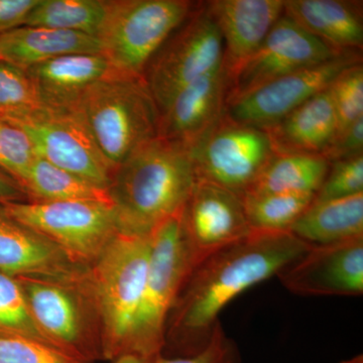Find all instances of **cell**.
<instances>
[{
	"mask_svg": "<svg viewBox=\"0 0 363 363\" xmlns=\"http://www.w3.org/2000/svg\"><path fill=\"white\" fill-rule=\"evenodd\" d=\"M311 247L290 231H255L192 269L177 298L169 336L188 357L209 342L222 310L252 286L277 276ZM169 314V315H171Z\"/></svg>",
	"mask_w": 363,
	"mask_h": 363,
	"instance_id": "obj_1",
	"label": "cell"
},
{
	"mask_svg": "<svg viewBox=\"0 0 363 363\" xmlns=\"http://www.w3.org/2000/svg\"><path fill=\"white\" fill-rule=\"evenodd\" d=\"M196 174L190 147L157 136L113 171L109 194L121 233L147 236L185 207Z\"/></svg>",
	"mask_w": 363,
	"mask_h": 363,
	"instance_id": "obj_2",
	"label": "cell"
},
{
	"mask_svg": "<svg viewBox=\"0 0 363 363\" xmlns=\"http://www.w3.org/2000/svg\"><path fill=\"white\" fill-rule=\"evenodd\" d=\"M74 111L113 171L159 136V107L143 76L109 71L85 90Z\"/></svg>",
	"mask_w": 363,
	"mask_h": 363,
	"instance_id": "obj_3",
	"label": "cell"
},
{
	"mask_svg": "<svg viewBox=\"0 0 363 363\" xmlns=\"http://www.w3.org/2000/svg\"><path fill=\"white\" fill-rule=\"evenodd\" d=\"M150 252V235L118 233L89 267L88 288L101 327V355L109 362L130 351Z\"/></svg>",
	"mask_w": 363,
	"mask_h": 363,
	"instance_id": "obj_4",
	"label": "cell"
},
{
	"mask_svg": "<svg viewBox=\"0 0 363 363\" xmlns=\"http://www.w3.org/2000/svg\"><path fill=\"white\" fill-rule=\"evenodd\" d=\"M183 211L164 219L150 234L149 267L128 354L154 358L166 345L167 322L192 272Z\"/></svg>",
	"mask_w": 363,
	"mask_h": 363,
	"instance_id": "obj_5",
	"label": "cell"
},
{
	"mask_svg": "<svg viewBox=\"0 0 363 363\" xmlns=\"http://www.w3.org/2000/svg\"><path fill=\"white\" fill-rule=\"evenodd\" d=\"M196 4L188 0H109L97 39L111 70L143 76L157 50Z\"/></svg>",
	"mask_w": 363,
	"mask_h": 363,
	"instance_id": "obj_6",
	"label": "cell"
},
{
	"mask_svg": "<svg viewBox=\"0 0 363 363\" xmlns=\"http://www.w3.org/2000/svg\"><path fill=\"white\" fill-rule=\"evenodd\" d=\"M224 45L206 2L193 11L157 50L143 73L161 112L179 91L223 66Z\"/></svg>",
	"mask_w": 363,
	"mask_h": 363,
	"instance_id": "obj_7",
	"label": "cell"
},
{
	"mask_svg": "<svg viewBox=\"0 0 363 363\" xmlns=\"http://www.w3.org/2000/svg\"><path fill=\"white\" fill-rule=\"evenodd\" d=\"M1 206L79 266L89 267L119 233L113 205L105 203L23 201Z\"/></svg>",
	"mask_w": 363,
	"mask_h": 363,
	"instance_id": "obj_8",
	"label": "cell"
},
{
	"mask_svg": "<svg viewBox=\"0 0 363 363\" xmlns=\"http://www.w3.org/2000/svg\"><path fill=\"white\" fill-rule=\"evenodd\" d=\"M197 181L207 182L245 197L274 156L266 131L220 119L190 147Z\"/></svg>",
	"mask_w": 363,
	"mask_h": 363,
	"instance_id": "obj_9",
	"label": "cell"
},
{
	"mask_svg": "<svg viewBox=\"0 0 363 363\" xmlns=\"http://www.w3.org/2000/svg\"><path fill=\"white\" fill-rule=\"evenodd\" d=\"M0 116L25 131L38 157L99 187H111L113 169L77 112L40 105Z\"/></svg>",
	"mask_w": 363,
	"mask_h": 363,
	"instance_id": "obj_10",
	"label": "cell"
},
{
	"mask_svg": "<svg viewBox=\"0 0 363 363\" xmlns=\"http://www.w3.org/2000/svg\"><path fill=\"white\" fill-rule=\"evenodd\" d=\"M18 279L35 324L51 345L88 363L101 355L88 326V306H93L86 304L91 298L88 278L83 283L32 277Z\"/></svg>",
	"mask_w": 363,
	"mask_h": 363,
	"instance_id": "obj_11",
	"label": "cell"
},
{
	"mask_svg": "<svg viewBox=\"0 0 363 363\" xmlns=\"http://www.w3.org/2000/svg\"><path fill=\"white\" fill-rule=\"evenodd\" d=\"M339 55L342 54L333 51L283 14L257 51L229 75L226 104L272 81Z\"/></svg>",
	"mask_w": 363,
	"mask_h": 363,
	"instance_id": "obj_12",
	"label": "cell"
},
{
	"mask_svg": "<svg viewBox=\"0 0 363 363\" xmlns=\"http://www.w3.org/2000/svg\"><path fill=\"white\" fill-rule=\"evenodd\" d=\"M362 62V52H345L289 74L228 102L224 116L236 123L266 128L328 89L341 72Z\"/></svg>",
	"mask_w": 363,
	"mask_h": 363,
	"instance_id": "obj_13",
	"label": "cell"
},
{
	"mask_svg": "<svg viewBox=\"0 0 363 363\" xmlns=\"http://www.w3.org/2000/svg\"><path fill=\"white\" fill-rule=\"evenodd\" d=\"M183 226L192 269L252 231L242 198L203 181H196L184 207Z\"/></svg>",
	"mask_w": 363,
	"mask_h": 363,
	"instance_id": "obj_14",
	"label": "cell"
},
{
	"mask_svg": "<svg viewBox=\"0 0 363 363\" xmlns=\"http://www.w3.org/2000/svg\"><path fill=\"white\" fill-rule=\"evenodd\" d=\"M277 277L297 295L362 296L363 238L311 247Z\"/></svg>",
	"mask_w": 363,
	"mask_h": 363,
	"instance_id": "obj_15",
	"label": "cell"
},
{
	"mask_svg": "<svg viewBox=\"0 0 363 363\" xmlns=\"http://www.w3.org/2000/svg\"><path fill=\"white\" fill-rule=\"evenodd\" d=\"M88 271L89 267L72 262L54 242L16 221L0 205V272L16 278L83 283Z\"/></svg>",
	"mask_w": 363,
	"mask_h": 363,
	"instance_id": "obj_16",
	"label": "cell"
},
{
	"mask_svg": "<svg viewBox=\"0 0 363 363\" xmlns=\"http://www.w3.org/2000/svg\"><path fill=\"white\" fill-rule=\"evenodd\" d=\"M228 88L224 65L184 87L160 112L159 138L190 147L223 116Z\"/></svg>",
	"mask_w": 363,
	"mask_h": 363,
	"instance_id": "obj_17",
	"label": "cell"
},
{
	"mask_svg": "<svg viewBox=\"0 0 363 363\" xmlns=\"http://www.w3.org/2000/svg\"><path fill=\"white\" fill-rule=\"evenodd\" d=\"M285 0H214L208 9L224 45V68L228 75L257 51L284 14Z\"/></svg>",
	"mask_w": 363,
	"mask_h": 363,
	"instance_id": "obj_18",
	"label": "cell"
},
{
	"mask_svg": "<svg viewBox=\"0 0 363 363\" xmlns=\"http://www.w3.org/2000/svg\"><path fill=\"white\" fill-rule=\"evenodd\" d=\"M111 70L102 54H72L48 60L26 72L42 106L74 111L85 90Z\"/></svg>",
	"mask_w": 363,
	"mask_h": 363,
	"instance_id": "obj_19",
	"label": "cell"
},
{
	"mask_svg": "<svg viewBox=\"0 0 363 363\" xmlns=\"http://www.w3.org/2000/svg\"><path fill=\"white\" fill-rule=\"evenodd\" d=\"M284 14L338 54L362 52V2L285 0Z\"/></svg>",
	"mask_w": 363,
	"mask_h": 363,
	"instance_id": "obj_20",
	"label": "cell"
},
{
	"mask_svg": "<svg viewBox=\"0 0 363 363\" xmlns=\"http://www.w3.org/2000/svg\"><path fill=\"white\" fill-rule=\"evenodd\" d=\"M262 130L276 154L323 155L337 133V118L328 89Z\"/></svg>",
	"mask_w": 363,
	"mask_h": 363,
	"instance_id": "obj_21",
	"label": "cell"
},
{
	"mask_svg": "<svg viewBox=\"0 0 363 363\" xmlns=\"http://www.w3.org/2000/svg\"><path fill=\"white\" fill-rule=\"evenodd\" d=\"M72 54H101L97 38L70 30L21 26L0 35V59L28 70Z\"/></svg>",
	"mask_w": 363,
	"mask_h": 363,
	"instance_id": "obj_22",
	"label": "cell"
},
{
	"mask_svg": "<svg viewBox=\"0 0 363 363\" xmlns=\"http://www.w3.org/2000/svg\"><path fill=\"white\" fill-rule=\"evenodd\" d=\"M310 247L363 238V193L341 199H314L290 228Z\"/></svg>",
	"mask_w": 363,
	"mask_h": 363,
	"instance_id": "obj_23",
	"label": "cell"
},
{
	"mask_svg": "<svg viewBox=\"0 0 363 363\" xmlns=\"http://www.w3.org/2000/svg\"><path fill=\"white\" fill-rule=\"evenodd\" d=\"M330 168L322 155L274 154L245 196L277 193H314Z\"/></svg>",
	"mask_w": 363,
	"mask_h": 363,
	"instance_id": "obj_24",
	"label": "cell"
},
{
	"mask_svg": "<svg viewBox=\"0 0 363 363\" xmlns=\"http://www.w3.org/2000/svg\"><path fill=\"white\" fill-rule=\"evenodd\" d=\"M28 201L98 202L113 205L107 189L37 157L21 184Z\"/></svg>",
	"mask_w": 363,
	"mask_h": 363,
	"instance_id": "obj_25",
	"label": "cell"
},
{
	"mask_svg": "<svg viewBox=\"0 0 363 363\" xmlns=\"http://www.w3.org/2000/svg\"><path fill=\"white\" fill-rule=\"evenodd\" d=\"M109 0H38L23 26L56 28L97 38Z\"/></svg>",
	"mask_w": 363,
	"mask_h": 363,
	"instance_id": "obj_26",
	"label": "cell"
},
{
	"mask_svg": "<svg viewBox=\"0 0 363 363\" xmlns=\"http://www.w3.org/2000/svg\"><path fill=\"white\" fill-rule=\"evenodd\" d=\"M314 193H277L247 195L242 198L252 230L290 231L298 217L314 201Z\"/></svg>",
	"mask_w": 363,
	"mask_h": 363,
	"instance_id": "obj_27",
	"label": "cell"
},
{
	"mask_svg": "<svg viewBox=\"0 0 363 363\" xmlns=\"http://www.w3.org/2000/svg\"><path fill=\"white\" fill-rule=\"evenodd\" d=\"M0 336L33 339L51 345L30 314L20 281L2 272H0Z\"/></svg>",
	"mask_w": 363,
	"mask_h": 363,
	"instance_id": "obj_28",
	"label": "cell"
},
{
	"mask_svg": "<svg viewBox=\"0 0 363 363\" xmlns=\"http://www.w3.org/2000/svg\"><path fill=\"white\" fill-rule=\"evenodd\" d=\"M328 91L335 109L338 133L363 118L362 62L341 72Z\"/></svg>",
	"mask_w": 363,
	"mask_h": 363,
	"instance_id": "obj_29",
	"label": "cell"
},
{
	"mask_svg": "<svg viewBox=\"0 0 363 363\" xmlns=\"http://www.w3.org/2000/svg\"><path fill=\"white\" fill-rule=\"evenodd\" d=\"M37 157L25 131L0 116V169L21 185Z\"/></svg>",
	"mask_w": 363,
	"mask_h": 363,
	"instance_id": "obj_30",
	"label": "cell"
},
{
	"mask_svg": "<svg viewBox=\"0 0 363 363\" xmlns=\"http://www.w3.org/2000/svg\"><path fill=\"white\" fill-rule=\"evenodd\" d=\"M40 106L28 72L0 59V116Z\"/></svg>",
	"mask_w": 363,
	"mask_h": 363,
	"instance_id": "obj_31",
	"label": "cell"
},
{
	"mask_svg": "<svg viewBox=\"0 0 363 363\" xmlns=\"http://www.w3.org/2000/svg\"><path fill=\"white\" fill-rule=\"evenodd\" d=\"M360 193H363V156L330 162V168L315 199L327 201Z\"/></svg>",
	"mask_w": 363,
	"mask_h": 363,
	"instance_id": "obj_32",
	"label": "cell"
},
{
	"mask_svg": "<svg viewBox=\"0 0 363 363\" xmlns=\"http://www.w3.org/2000/svg\"><path fill=\"white\" fill-rule=\"evenodd\" d=\"M0 363H88L40 341L0 336Z\"/></svg>",
	"mask_w": 363,
	"mask_h": 363,
	"instance_id": "obj_33",
	"label": "cell"
},
{
	"mask_svg": "<svg viewBox=\"0 0 363 363\" xmlns=\"http://www.w3.org/2000/svg\"><path fill=\"white\" fill-rule=\"evenodd\" d=\"M154 363H241V357L238 345L226 335L219 321L214 326L209 342L199 352L188 357L159 354Z\"/></svg>",
	"mask_w": 363,
	"mask_h": 363,
	"instance_id": "obj_34",
	"label": "cell"
},
{
	"mask_svg": "<svg viewBox=\"0 0 363 363\" xmlns=\"http://www.w3.org/2000/svg\"><path fill=\"white\" fill-rule=\"evenodd\" d=\"M322 156L329 162L363 156V118L338 133Z\"/></svg>",
	"mask_w": 363,
	"mask_h": 363,
	"instance_id": "obj_35",
	"label": "cell"
},
{
	"mask_svg": "<svg viewBox=\"0 0 363 363\" xmlns=\"http://www.w3.org/2000/svg\"><path fill=\"white\" fill-rule=\"evenodd\" d=\"M38 0H0V35L23 26Z\"/></svg>",
	"mask_w": 363,
	"mask_h": 363,
	"instance_id": "obj_36",
	"label": "cell"
},
{
	"mask_svg": "<svg viewBox=\"0 0 363 363\" xmlns=\"http://www.w3.org/2000/svg\"><path fill=\"white\" fill-rule=\"evenodd\" d=\"M23 201H28L25 190L18 182L0 169V205Z\"/></svg>",
	"mask_w": 363,
	"mask_h": 363,
	"instance_id": "obj_37",
	"label": "cell"
},
{
	"mask_svg": "<svg viewBox=\"0 0 363 363\" xmlns=\"http://www.w3.org/2000/svg\"><path fill=\"white\" fill-rule=\"evenodd\" d=\"M155 358L143 357L135 354H126L112 360L111 363H154Z\"/></svg>",
	"mask_w": 363,
	"mask_h": 363,
	"instance_id": "obj_38",
	"label": "cell"
},
{
	"mask_svg": "<svg viewBox=\"0 0 363 363\" xmlns=\"http://www.w3.org/2000/svg\"><path fill=\"white\" fill-rule=\"evenodd\" d=\"M341 363H363L362 354L357 355V357L350 358V359L344 360Z\"/></svg>",
	"mask_w": 363,
	"mask_h": 363,
	"instance_id": "obj_39",
	"label": "cell"
}]
</instances>
